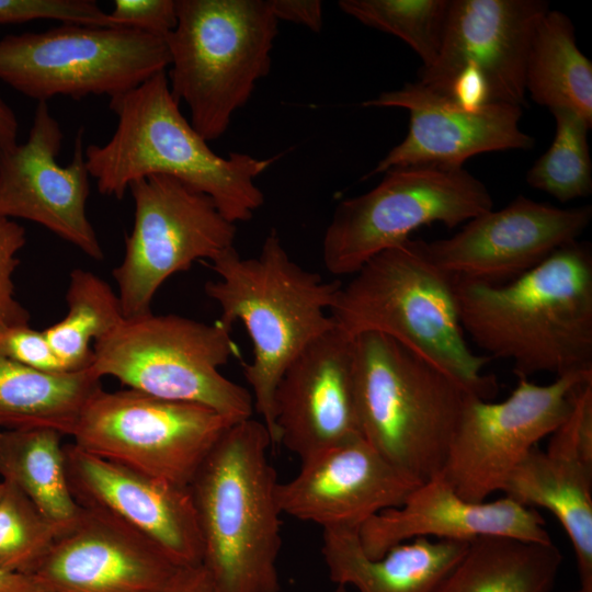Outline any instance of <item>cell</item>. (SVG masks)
Here are the masks:
<instances>
[{"mask_svg":"<svg viewBox=\"0 0 592 592\" xmlns=\"http://www.w3.org/2000/svg\"><path fill=\"white\" fill-rule=\"evenodd\" d=\"M455 278L460 325L492 356L528 378L592 373V252L569 242L504 284Z\"/></svg>","mask_w":592,"mask_h":592,"instance_id":"obj_1","label":"cell"},{"mask_svg":"<svg viewBox=\"0 0 592 592\" xmlns=\"http://www.w3.org/2000/svg\"><path fill=\"white\" fill-rule=\"evenodd\" d=\"M117 117L111 139L84 147V159L98 191L123 198L129 185L163 174L208 195L231 223L247 221L262 207L255 179L277 158L214 152L183 116L161 71L136 88L111 98Z\"/></svg>","mask_w":592,"mask_h":592,"instance_id":"obj_2","label":"cell"},{"mask_svg":"<svg viewBox=\"0 0 592 592\" xmlns=\"http://www.w3.org/2000/svg\"><path fill=\"white\" fill-rule=\"evenodd\" d=\"M209 267L218 278L204 288L220 308L218 321L229 330L240 321L252 342L253 357L243 364V376L274 445L275 388L305 348L335 326L328 312L342 283L297 264L274 229L258 255L242 258L232 247Z\"/></svg>","mask_w":592,"mask_h":592,"instance_id":"obj_3","label":"cell"},{"mask_svg":"<svg viewBox=\"0 0 592 592\" xmlns=\"http://www.w3.org/2000/svg\"><path fill=\"white\" fill-rule=\"evenodd\" d=\"M273 445L262 421L234 423L195 474L201 565L216 592H280L281 515Z\"/></svg>","mask_w":592,"mask_h":592,"instance_id":"obj_4","label":"cell"},{"mask_svg":"<svg viewBox=\"0 0 592 592\" xmlns=\"http://www.w3.org/2000/svg\"><path fill=\"white\" fill-rule=\"evenodd\" d=\"M335 326L355 338L387 335L428 360L468 392L492 400L499 389L475 354L460 325L455 278L426 255L422 239H411L369 259L341 285L330 309Z\"/></svg>","mask_w":592,"mask_h":592,"instance_id":"obj_5","label":"cell"},{"mask_svg":"<svg viewBox=\"0 0 592 592\" xmlns=\"http://www.w3.org/2000/svg\"><path fill=\"white\" fill-rule=\"evenodd\" d=\"M354 340L362 437L418 482L439 476L466 402L474 395L387 335L366 332Z\"/></svg>","mask_w":592,"mask_h":592,"instance_id":"obj_6","label":"cell"},{"mask_svg":"<svg viewBox=\"0 0 592 592\" xmlns=\"http://www.w3.org/2000/svg\"><path fill=\"white\" fill-rule=\"evenodd\" d=\"M177 24L166 37L172 95L207 141L219 138L234 114L271 69L277 35L270 0H175Z\"/></svg>","mask_w":592,"mask_h":592,"instance_id":"obj_7","label":"cell"},{"mask_svg":"<svg viewBox=\"0 0 592 592\" xmlns=\"http://www.w3.org/2000/svg\"><path fill=\"white\" fill-rule=\"evenodd\" d=\"M238 355L230 330L179 315L126 318L93 344L90 368L129 389L157 398L203 405L234 422L252 417L250 391L219 368Z\"/></svg>","mask_w":592,"mask_h":592,"instance_id":"obj_8","label":"cell"},{"mask_svg":"<svg viewBox=\"0 0 592 592\" xmlns=\"http://www.w3.org/2000/svg\"><path fill=\"white\" fill-rule=\"evenodd\" d=\"M491 209L487 186L464 167L392 168L375 187L337 205L322 239V262L332 275H353L420 227L454 228Z\"/></svg>","mask_w":592,"mask_h":592,"instance_id":"obj_9","label":"cell"},{"mask_svg":"<svg viewBox=\"0 0 592 592\" xmlns=\"http://www.w3.org/2000/svg\"><path fill=\"white\" fill-rule=\"evenodd\" d=\"M169 64L164 38L127 27L60 23L0 39V80L37 102L57 95L111 99Z\"/></svg>","mask_w":592,"mask_h":592,"instance_id":"obj_10","label":"cell"},{"mask_svg":"<svg viewBox=\"0 0 592 592\" xmlns=\"http://www.w3.org/2000/svg\"><path fill=\"white\" fill-rule=\"evenodd\" d=\"M234 423L203 405L129 388L101 389L84 406L71 436L91 454L189 487Z\"/></svg>","mask_w":592,"mask_h":592,"instance_id":"obj_11","label":"cell"},{"mask_svg":"<svg viewBox=\"0 0 592 592\" xmlns=\"http://www.w3.org/2000/svg\"><path fill=\"white\" fill-rule=\"evenodd\" d=\"M135 213L124 257L113 271L126 318L150 312L161 285L200 260L234 247L236 224L206 194L163 174L133 182Z\"/></svg>","mask_w":592,"mask_h":592,"instance_id":"obj_12","label":"cell"},{"mask_svg":"<svg viewBox=\"0 0 592 592\" xmlns=\"http://www.w3.org/2000/svg\"><path fill=\"white\" fill-rule=\"evenodd\" d=\"M591 379L592 373L571 374L538 385L520 377L502 401L470 396L440 476L473 502L503 491L527 454L567 419L577 389Z\"/></svg>","mask_w":592,"mask_h":592,"instance_id":"obj_13","label":"cell"},{"mask_svg":"<svg viewBox=\"0 0 592 592\" xmlns=\"http://www.w3.org/2000/svg\"><path fill=\"white\" fill-rule=\"evenodd\" d=\"M64 133L47 102H37L25 143L0 148V217L36 223L89 258L102 261L103 249L88 218L89 171L84 129L75 139L67 166L59 155Z\"/></svg>","mask_w":592,"mask_h":592,"instance_id":"obj_14","label":"cell"},{"mask_svg":"<svg viewBox=\"0 0 592 592\" xmlns=\"http://www.w3.org/2000/svg\"><path fill=\"white\" fill-rule=\"evenodd\" d=\"M591 218L590 205L561 208L519 195L468 220L454 236L422 244L429 259L453 277L499 285L578 240Z\"/></svg>","mask_w":592,"mask_h":592,"instance_id":"obj_15","label":"cell"},{"mask_svg":"<svg viewBox=\"0 0 592 592\" xmlns=\"http://www.w3.org/2000/svg\"><path fill=\"white\" fill-rule=\"evenodd\" d=\"M549 10L544 0H451L439 56L418 81L445 94L469 65L487 80L491 102L526 105L527 53Z\"/></svg>","mask_w":592,"mask_h":592,"instance_id":"obj_16","label":"cell"},{"mask_svg":"<svg viewBox=\"0 0 592 592\" xmlns=\"http://www.w3.org/2000/svg\"><path fill=\"white\" fill-rule=\"evenodd\" d=\"M364 107H400L410 115L408 134L366 177L392 168L436 164L463 167L470 157L531 149L535 139L520 127L522 107L490 102L468 109L420 81L385 91Z\"/></svg>","mask_w":592,"mask_h":592,"instance_id":"obj_17","label":"cell"},{"mask_svg":"<svg viewBox=\"0 0 592 592\" xmlns=\"http://www.w3.org/2000/svg\"><path fill=\"white\" fill-rule=\"evenodd\" d=\"M181 568L117 517L82 506L32 576L46 592H162Z\"/></svg>","mask_w":592,"mask_h":592,"instance_id":"obj_18","label":"cell"},{"mask_svg":"<svg viewBox=\"0 0 592 592\" xmlns=\"http://www.w3.org/2000/svg\"><path fill=\"white\" fill-rule=\"evenodd\" d=\"M301 460L298 474L278 482L282 514L325 530H355L384 510L401 505L420 485L387 462L363 437Z\"/></svg>","mask_w":592,"mask_h":592,"instance_id":"obj_19","label":"cell"},{"mask_svg":"<svg viewBox=\"0 0 592 592\" xmlns=\"http://www.w3.org/2000/svg\"><path fill=\"white\" fill-rule=\"evenodd\" d=\"M354 361V338L334 326L288 365L274 392L276 444L303 459L362 437Z\"/></svg>","mask_w":592,"mask_h":592,"instance_id":"obj_20","label":"cell"},{"mask_svg":"<svg viewBox=\"0 0 592 592\" xmlns=\"http://www.w3.org/2000/svg\"><path fill=\"white\" fill-rule=\"evenodd\" d=\"M72 494L81 506L101 509L157 545L179 567L202 562L203 545L190 487L179 486L65 446Z\"/></svg>","mask_w":592,"mask_h":592,"instance_id":"obj_21","label":"cell"},{"mask_svg":"<svg viewBox=\"0 0 592 592\" xmlns=\"http://www.w3.org/2000/svg\"><path fill=\"white\" fill-rule=\"evenodd\" d=\"M488 536L553 542L535 509L506 496L494 501L465 500L440 475L420 483L401 505L382 511L358 530L362 548L373 559L417 537L469 543Z\"/></svg>","mask_w":592,"mask_h":592,"instance_id":"obj_22","label":"cell"},{"mask_svg":"<svg viewBox=\"0 0 592 592\" xmlns=\"http://www.w3.org/2000/svg\"><path fill=\"white\" fill-rule=\"evenodd\" d=\"M468 544L417 537L373 559L364 553L358 531L325 530L322 556L330 579L358 592H434Z\"/></svg>","mask_w":592,"mask_h":592,"instance_id":"obj_23","label":"cell"},{"mask_svg":"<svg viewBox=\"0 0 592 592\" xmlns=\"http://www.w3.org/2000/svg\"><path fill=\"white\" fill-rule=\"evenodd\" d=\"M503 492L559 521L574 550L580 585L592 587V465L549 444L545 452L535 446Z\"/></svg>","mask_w":592,"mask_h":592,"instance_id":"obj_24","label":"cell"},{"mask_svg":"<svg viewBox=\"0 0 592 592\" xmlns=\"http://www.w3.org/2000/svg\"><path fill=\"white\" fill-rule=\"evenodd\" d=\"M101 389L90 367L49 373L0 354V429H49L71 436L84 406Z\"/></svg>","mask_w":592,"mask_h":592,"instance_id":"obj_25","label":"cell"},{"mask_svg":"<svg viewBox=\"0 0 592 592\" xmlns=\"http://www.w3.org/2000/svg\"><path fill=\"white\" fill-rule=\"evenodd\" d=\"M561 562L553 542L479 537L434 592H549Z\"/></svg>","mask_w":592,"mask_h":592,"instance_id":"obj_26","label":"cell"},{"mask_svg":"<svg viewBox=\"0 0 592 592\" xmlns=\"http://www.w3.org/2000/svg\"><path fill=\"white\" fill-rule=\"evenodd\" d=\"M525 90L549 111L568 110L592 125V62L579 49L573 24L562 12L549 10L534 31Z\"/></svg>","mask_w":592,"mask_h":592,"instance_id":"obj_27","label":"cell"},{"mask_svg":"<svg viewBox=\"0 0 592 592\" xmlns=\"http://www.w3.org/2000/svg\"><path fill=\"white\" fill-rule=\"evenodd\" d=\"M61 436L49 429L2 430L0 476L48 520L66 527L82 506L71 491Z\"/></svg>","mask_w":592,"mask_h":592,"instance_id":"obj_28","label":"cell"},{"mask_svg":"<svg viewBox=\"0 0 592 592\" xmlns=\"http://www.w3.org/2000/svg\"><path fill=\"white\" fill-rule=\"evenodd\" d=\"M66 300V316L43 332L66 369L77 372L92 364L91 342L111 334L125 316L114 289L87 270H72Z\"/></svg>","mask_w":592,"mask_h":592,"instance_id":"obj_29","label":"cell"},{"mask_svg":"<svg viewBox=\"0 0 592 592\" xmlns=\"http://www.w3.org/2000/svg\"><path fill=\"white\" fill-rule=\"evenodd\" d=\"M556 133L550 147L532 166L526 182L561 203L585 197L592 192V162L585 119L568 110L550 111Z\"/></svg>","mask_w":592,"mask_h":592,"instance_id":"obj_30","label":"cell"},{"mask_svg":"<svg viewBox=\"0 0 592 592\" xmlns=\"http://www.w3.org/2000/svg\"><path fill=\"white\" fill-rule=\"evenodd\" d=\"M451 0H341L339 8L366 26L395 35L421 58L422 68L436 60Z\"/></svg>","mask_w":592,"mask_h":592,"instance_id":"obj_31","label":"cell"},{"mask_svg":"<svg viewBox=\"0 0 592 592\" xmlns=\"http://www.w3.org/2000/svg\"><path fill=\"white\" fill-rule=\"evenodd\" d=\"M62 528L4 481L0 496V568L32 574Z\"/></svg>","mask_w":592,"mask_h":592,"instance_id":"obj_32","label":"cell"},{"mask_svg":"<svg viewBox=\"0 0 592 592\" xmlns=\"http://www.w3.org/2000/svg\"><path fill=\"white\" fill-rule=\"evenodd\" d=\"M34 20L116 27L109 12L92 0H0V24Z\"/></svg>","mask_w":592,"mask_h":592,"instance_id":"obj_33","label":"cell"},{"mask_svg":"<svg viewBox=\"0 0 592 592\" xmlns=\"http://www.w3.org/2000/svg\"><path fill=\"white\" fill-rule=\"evenodd\" d=\"M26 232L16 221L0 217V325H27L30 314L15 298L13 274Z\"/></svg>","mask_w":592,"mask_h":592,"instance_id":"obj_34","label":"cell"},{"mask_svg":"<svg viewBox=\"0 0 592 592\" xmlns=\"http://www.w3.org/2000/svg\"><path fill=\"white\" fill-rule=\"evenodd\" d=\"M0 354L25 366L49 373L68 372L43 330L27 325H0Z\"/></svg>","mask_w":592,"mask_h":592,"instance_id":"obj_35","label":"cell"},{"mask_svg":"<svg viewBox=\"0 0 592 592\" xmlns=\"http://www.w3.org/2000/svg\"><path fill=\"white\" fill-rule=\"evenodd\" d=\"M109 14L116 27L164 39L177 24L175 0H115Z\"/></svg>","mask_w":592,"mask_h":592,"instance_id":"obj_36","label":"cell"},{"mask_svg":"<svg viewBox=\"0 0 592 592\" xmlns=\"http://www.w3.org/2000/svg\"><path fill=\"white\" fill-rule=\"evenodd\" d=\"M445 95L468 109L480 107L491 102L487 80L477 68L469 65L455 76Z\"/></svg>","mask_w":592,"mask_h":592,"instance_id":"obj_37","label":"cell"},{"mask_svg":"<svg viewBox=\"0 0 592 592\" xmlns=\"http://www.w3.org/2000/svg\"><path fill=\"white\" fill-rule=\"evenodd\" d=\"M277 21H287L319 32L323 25L322 2L319 0H270Z\"/></svg>","mask_w":592,"mask_h":592,"instance_id":"obj_38","label":"cell"},{"mask_svg":"<svg viewBox=\"0 0 592 592\" xmlns=\"http://www.w3.org/2000/svg\"><path fill=\"white\" fill-rule=\"evenodd\" d=\"M162 592H216L202 565L181 568Z\"/></svg>","mask_w":592,"mask_h":592,"instance_id":"obj_39","label":"cell"},{"mask_svg":"<svg viewBox=\"0 0 592 592\" xmlns=\"http://www.w3.org/2000/svg\"><path fill=\"white\" fill-rule=\"evenodd\" d=\"M0 592H46V590L32 574L0 568Z\"/></svg>","mask_w":592,"mask_h":592,"instance_id":"obj_40","label":"cell"},{"mask_svg":"<svg viewBox=\"0 0 592 592\" xmlns=\"http://www.w3.org/2000/svg\"><path fill=\"white\" fill-rule=\"evenodd\" d=\"M18 119L13 110L0 95V148H10L16 145Z\"/></svg>","mask_w":592,"mask_h":592,"instance_id":"obj_41","label":"cell"},{"mask_svg":"<svg viewBox=\"0 0 592 592\" xmlns=\"http://www.w3.org/2000/svg\"><path fill=\"white\" fill-rule=\"evenodd\" d=\"M571 592H592V587H582L580 585L579 589L571 591Z\"/></svg>","mask_w":592,"mask_h":592,"instance_id":"obj_42","label":"cell"},{"mask_svg":"<svg viewBox=\"0 0 592 592\" xmlns=\"http://www.w3.org/2000/svg\"><path fill=\"white\" fill-rule=\"evenodd\" d=\"M334 592H349V591L346 590V587L339 585L338 589Z\"/></svg>","mask_w":592,"mask_h":592,"instance_id":"obj_43","label":"cell"},{"mask_svg":"<svg viewBox=\"0 0 592 592\" xmlns=\"http://www.w3.org/2000/svg\"><path fill=\"white\" fill-rule=\"evenodd\" d=\"M3 488H4V481L3 480H0V496L3 491Z\"/></svg>","mask_w":592,"mask_h":592,"instance_id":"obj_44","label":"cell"},{"mask_svg":"<svg viewBox=\"0 0 592 592\" xmlns=\"http://www.w3.org/2000/svg\"><path fill=\"white\" fill-rule=\"evenodd\" d=\"M2 430L0 429V444H1Z\"/></svg>","mask_w":592,"mask_h":592,"instance_id":"obj_45","label":"cell"}]
</instances>
